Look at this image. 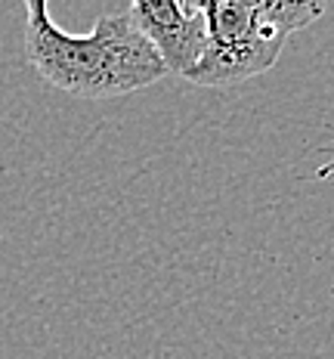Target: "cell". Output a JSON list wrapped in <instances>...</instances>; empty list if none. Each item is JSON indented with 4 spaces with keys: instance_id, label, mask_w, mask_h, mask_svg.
Segmentation results:
<instances>
[{
    "instance_id": "2",
    "label": "cell",
    "mask_w": 334,
    "mask_h": 359,
    "mask_svg": "<svg viewBox=\"0 0 334 359\" xmlns=\"http://www.w3.org/2000/svg\"><path fill=\"white\" fill-rule=\"evenodd\" d=\"M322 4L300 0H211L204 4L207 47L186 81L198 87H232L270 72L294 32L322 19Z\"/></svg>"
},
{
    "instance_id": "3",
    "label": "cell",
    "mask_w": 334,
    "mask_h": 359,
    "mask_svg": "<svg viewBox=\"0 0 334 359\" xmlns=\"http://www.w3.org/2000/svg\"><path fill=\"white\" fill-rule=\"evenodd\" d=\"M137 32L161 56L167 74L186 78L207 47L204 4L192 0H137L127 10Z\"/></svg>"
},
{
    "instance_id": "1",
    "label": "cell",
    "mask_w": 334,
    "mask_h": 359,
    "mask_svg": "<svg viewBox=\"0 0 334 359\" xmlns=\"http://www.w3.org/2000/svg\"><path fill=\"white\" fill-rule=\"evenodd\" d=\"M25 56L47 84L81 100L127 96L167 74L127 10L99 16L90 34H69L43 0H25Z\"/></svg>"
}]
</instances>
